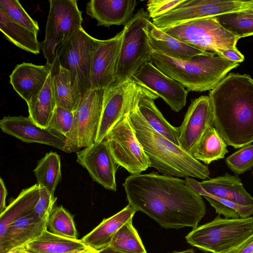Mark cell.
Masks as SVG:
<instances>
[{"label":"cell","mask_w":253,"mask_h":253,"mask_svg":"<svg viewBox=\"0 0 253 253\" xmlns=\"http://www.w3.org/2000/svg\"><path fill=\"white\" fill-rule=\"evenodd\" d=\"M128 204L166 229L198 226L206 206L185 180L156 173L130 175L123 184Z\"/></svg>","instance_id":"6da1fadb"},{"label":"cell","mask_w":253,"mask_h":253,"mask_svg":"<svg viewBox=\"0 0 253 253\" xmlns=\"http://www.w3.org/2000/svg\"><path fill=\"white\" fill-rule=\"evenodd\" d=\"M212 124L227 145L235 149L253 142V79L230 73L209 93Z\"/></svg>","instance_id":"7a4b0ae2"},{"label":"cell","mask_w":253,"mask_h":253,"mask_svg":"<svg viewBox=\"0 0 253 253\" xmlns=\"http://www.w3.org/2000/svg\"><path fill=\"white\" fill-rule=\"evenodd\" d=\"M129 116L136 137L150 161L151 167L167 175L203 180L209 177L208 167L153 129L141 115L138 106Z\"/></svg>","instance_id":"3957f363"},{"label":"cell","mask_w":253,"mask_h":253,"mask_svg":"<svg viewBox=\"0 0 253 253\" xmlns=\"http://www.w3.org/2000/svg\"><path fill=\"white\" fill-rule=\"evenodd\" d=\"M214 52L207 51L185 60L176 59L152 51L150 62L189 91H211L240 63L231 61Z\"/></svg>","instance_id":"277c9868"},{"label":"cell","mask_w":253,"mask_h":253,"mask_svg":"<svg viewBox=\"0 0 253 253\" xmlns=\"http://www.w3.org/2000/svg\"><path fill=\"white\" fill-rule=\"evenodd\" d=\"M253 233V217L222 218L193 229L185 237L187 242L199 250L211 253H225Z\"/></svg>","instance_id":"5b68a950"},{"label":"cell","mask_w":253,"mask_h":253,"mask_svg":"<svg viewBox=\"0 0 253 253\" xmlns=\"http://www.w3.org/2000/svg\"><path fill=\"white\" fill-rule=\"evenodd\" d=\"M97 41L82 27L57 51L56 59L70 72L73 88L81 99L90 89L91 62Z\"/></svg>","instance_id":"8992f818"},{"label":"cell","mask_w":253,"mask_h":253,"mask_svg":"<svg viewBox=\"0 0 253 253\" xmlns=\"http://www.w3.org/2000/svg\"><path fill=\"white\" fill-rule=\"evenodd\" d=\"M171 37L202 51L221 56L223 50L238 49L239 40L221 26L215 17L195 20L161 29Z\"/></svg>","instance_id":"52a82bcc"},{"label":"cell","mask_w":253,"mask_h":253,"mask_svg":"<svg viewBox=\"0 0 253 253\" xmlns=\"http://www.w3.org/2000/svg\"><path fill=\"white\" fill-rule=\"evenodd\" d=\"M154 96L157 95L132 78L122 83L114 82L105 88L95 143L103 140L117 123L138 106L142 98Z\"/></svg>","instance_id":"ba28073f"},{"label":"cell","mask_w":253,"mask_h":253,"mask_svg":"<svg viewBox=\"0 0 253 253\" xmlns=\"http://www.w3.org/2000/svg\"><path fill=\"white\" fill-rule=\"evenodd\" d=\"M149 20L148 12L142 8L124 26L114 82L122 83L131 78L143 64L150 61L152 51L144 30Z\"/></svg>","instance_id":"9c48e42d"},{"label":"cell","mask_w":253,"mask_h":253,"mask_svg":"<svg viewBox=\"0 0 253 253\" xmlns=\"http://www.w3.org/2000/svg\"><path fill=\"white\" fill-rule=\"evenodd\" d=\"M44 40L41 48L47 63L52 66L58 48L82 27L83 18L76 0H50Z\"/></svg>","instance_id":"30bf717a"},{"label":"cell","mask_w":253,"mask_h":253,"mask_svg":"<svg viewBox=\"0 0 253 253\" xmlns=\"http://www.w3.org/2000/svg\"><path fill=\"white\" fill-rule=\"evenodd\" d=\"M129 115L118 122L105 139L116 164L133 175L151 167V163L136 137Z\"/></svg>","instance_id":"8fae6325"},{"label":"cell","mask_w":253,"mask_h":253,"mask_svg":"<svg viewBox=\"0 0 253 253\" xmlns=\"http://www.w3.org/2000/svg\"><path fill=\"white\" fill-rule=\"evenodd\" d=\"M247 5V0H184L173 9L152 19V22L162 29L195 20L242 11Z\"/></svg>","instance_id":"7c38bea8"},{"label":"cell","mask_w":253,"mask_h":253,"mask_svg":"<svg viewBox=\"0 0 253 253\" xmlns=\"http://www.w3.org/2000/svg\"><path fill=\"white\" fill-rule=\"evenodd\" d=\"M104 89H90L82 98L75 112L70 132L66 135L73 152L95 142L101 118Z\"/></svg>","instance_id":"4fadbf2b"},{"label":"cell","mask_w":253,"mask_h":253,"mask_svg":"<svg viewBox=\"0 0 253 253\" xmlns=\"http://www.w3.org/2000/svg\"><path fill=\"white\" fill-rule=\"evenodd\" d=\"M132 78L163 99L172 111L178 112L185 106L188 93L187 89L150 61L143 64Z\"/></svg>","instance_id":"5bb4252c"},{"label":"cell","mask_w":253,"mask_h":253,"mask_svg":"<svg viewBox=\"0 0 253 253\" xmlns=\"http://www.w3.org/2000/svg\"><path fill=\"white\" fill-rule=\"evenodd\" d=\"M1 130L26 143H38L52 146L66 153L73 152L66 137L53 129L44 128L29 117H4L0 121Z\"/></svg>","instance_id":"9a60e30c"},{"label":"cell","mask_w":253,"mask_h":253,"mask_svg":"<svg viewBox=\"0 0 253 253\" xmlns=\"http://www.w3.org/2000/svg\"><path fill=\"white\" fill-rule=\"evenodd\" d=\"M123 35V29L110 39H97L91 62L90 89H105L115 81Z\"/></svg>","instance_id":"2e32d148"},{"label":"cell","mask_w":253,"mask_h":253,"mask_svg":"<svg viewBox=\"0 0 253 253\" xmlns=\"http://www.w3.org/2000/svg\"><path fill=\"white\" fill-rule=\"evenodd\" d=\"M76 154L77 162L88 171L93 181L106 189L117 190L116 163L105 139Z\"/></svg>","instance_id":"e0dca14e"},{"label":"cell","mask_w":253,"mask_h":253,"mask_svg":"<svg viewBox=\"0 0 253 253\" xmlns=\"http://www.w3.org/2000/svg\"><path fill=\"white\" fill-rule=\"evenodd\" d=\"M210 124H212V116L209 96L193 100L178 127L180 146L189 153Z\"/></svg>","instance_id":"ac0fdd59"},{"label":"cell","mask_w":253,"mask_h":253,"mask_svg":"<svg viewBox=\"0 0 253 253\" xmlns=\"http://www.w3.org/2000/svg\"><path fill=\"white\" fill-rule=\"evenodd\" d=\"M49 216L41 219L33 211L11 224L0 238V253L25 246L39 237L47 229Z\"/></svg>","instance_id":"d6986e66"},{"label":"cell","mask_w":253,"mask_h":253,"mask_svg":"<svg viewBox=\"0 0 253 253\" xmlns=\"http://www.w3.org/2000/svg\"><path fill=\"white\" fill-rule=\"evenodd\" d=\"M47 64L37 65L23 62L16 66L9 76L14 89L27 103L43 88L51 73Z\"/></svg>","instance_id":"ffe728a7"},{"label":"cell","mask_w":253,"mask_h":253,"mask_svg":"<svg viewBox=\"0 0 253 253\" xmlns=\"http://www.w3.org/2000/svg\"><path fill=\"white\" fill-rule=\"evenodd\" d=\"M136 3L135 0H91L86 3V12L97 21V26L125 25Z\"/></svg>","instance_id":"44dd1931"},{"label":"cell","mask_w":253,"mask_h":253,"mask_svg":"<svg viewBox=\"0 0 253 253\" xmlns=\"http://www.w3.org/2000/svg\"><path fill=\"white\" fill-rule=\"evenodd\" d=\"M144 30L152 51L176 59L185 60L202 54V51L167 34L148 20Z\"/></svg>","instance_id":"7402d4cb"},{"label":"cell","mask_w":253,"mask_h":253,"mask_svg":"<svg viewBox=\"0 0 253 253\" xmlns=\"http://www.w3.org/2000/svg\"><path fill=\"white\" fill-rule=\"evenodd\" d=\"M209 194L242 206H253V197L245 189L238 175L228 173L200 182Z\"/></svg>","instance_id":"603a6c76"},{"label":"cell","mask_w":253,"mask_h":253,"mask_svg":"<svg viewBox=\"0 0 253 253\" xmlns=\"http://www.w3.org/2000/svg\"><path fill=\"white\" fill-rule=\"evenodd\" d=\"M136 210L128 204L114 215L104 218L92 231L82 238L87 246L100 251L110 244L118 230L130 219L133 218Z\"/></svg>","instance_id":"cb8c5ba5"},{"label":"cell","mask_w":253,"mask_h":253,"mask_svg":"<svg viewBox=\"0 0 253 253\" xmlns=\"http://www.w3.org/2000/svg\"><path fill=\"white\" fill-rule=\"evenodd\" d=\"M24 248L27 253H79L90 247L81 239L62 237L46 229Z\"/></svg>","instance_id":"d4e9b609"},{"label":"cell","mask_w":253,"mask_h":253,"mask_svg":"<svg viewBox=\"0 0 253 253\" xmlns=\"http://www.w3.org/2000/svg\"><path fill=\"white\" fill-rule=\"evenodd\" d=\"M40 198V186L36 184L23 189L0 214V238L15 221L32 212Z\"/></svg>","instance_id":"484cf974"},{"label":"cell","mask_w":253,"mask_h":253,"mask_svg":"<svg viewBox=\"0 0 253 253\" xmlns=\"http://www.w3.org/2000/svg\"><path fill=\"white\" fill-rule=\"evenodd\" d=\"M227 147V144L213 125L210 124L189 153L196 160L209 165L213 161L223 159L228 153Z\"/></svg>","instance_id":"4316f807"},{"label":"cell","mask_w":253,"mask_h":253,"mask_svg":"<svg viewBox=\"0 0 253 253\" xmlns=\"http://www.w3.org/2000/svg\"><path fill=\"white\" fill-rule=\"evenodd\" d=\"M29 117L40 127L48 128L56 107L51 73L42 90L27 103Z\"/></svg>","instance_id":"83f0119b"},{"label":"cell","mask_w":253,"mask_h":253,"mask_svg":"<svg viewBox=\"0 0 253 253\" xmlns=\"http://www.w3.org/2000/svg\"><path fill=\"white\" fill-rule=\"evenodd\" d=\"M51 75L56 106L75 112L81 99L73 88L70 72L62 67L56 59Z\"/></svg>","instance_id":"f1b7e54d"},{"label":"cell","mask_w":253,"mask_h":253,"mask_svg":"<svg viewBox=\"0 0 253 253\" xmlns=\"http://www.w3.org/2000/svg\"><path fill=\"white\" fill-rule=\"evenodd\" d=\"M157 96H147L138 102V108L145 121L150 126L173 143L180 146L178 127L170 125L164 118L156 106L154 100Z\"/></svg>","instance_id":"f546056e"},{"label":"cell","mask_w":253,"mask_h":253,"mask_svg":"<svg viewBox=\"0 0 253 253\" xmlns=\"http://www.w3.org/2000/svg\"><path fill=\"white\" fill-rule=\"evenodd\" d=\"M0 30L4 37L17 47L35 54L40 53L38 34L10 21L0 8Z\"/></svg>","instance_id":"4dcf8cb0"},{"label":"cell","mask_w":253,"mask_h":253,"mask_svg":"<svg viewBox=\"0 0 253 253\" xmlns=\"http://www.w3.org/2000/svg\"><path fill=\"white\" fill-rule=\"evenodd\" d=\"M37 184L45 187L54 196L58 182L61 180V163L59 156L55 152L45 154L33 170Z\"/></svg>","instance_id":"1f68e13d"},{"label":"cell","mask_w":253,"mask_h":253,"mask_svg":"<svg viewBox=\"0 0 253 253\" xmlns=\"http://www.w3.org/2000/svg\"><path fill=\"white\" fill-rule=\"evenodd\" d=\"M132 218L118 230L109 246L122 253H147L138 232L132 224Z\"/></svg>","instance_id":"d6a6232c"},{"label":"cell","mask_w":253,"mask_h":253,"mask_svg":"<svg viewBox=\"0 0 253 253\" xmlns=\"http://www.w3.org/2000/svg\"><path fill=\"white\" fill-rule=\"evenodd\" d=\"M225 29L238 37L253 35V14L243 11L232 12L215 17Z\"/></svg>","instance_id":"836d02e7"},{"label":"cell","mask_w":253,"mask_h":253,"mask_svg":"<svg viewBox=\"0 0 253 253\" xmlns=\"http://www.w3.org/2000/svg\"><path fill=\"white\" fill-rule=\"evenodd\" d=\"M73 217L62 206L54 207L48 217L47 227L54 234L77 239L78 232Z\"/></svg>","instance_id":"e575fe53"},{"label":"cell","mask_w":253,"mask_h":253,"mask_svg":"<svg viewBox=\"0 0 253 253\" xmlns=\"http://www.w3.org/2000/svg\"><path fill=\"white\" fill-rule=\"evenodd\" d=\"M0 8L12 22L38 34L39 26L17 0H0Z\"/></svg>","instance_id":"d590c367"},{"label":"cell","mask_w":253,"mask_h":253,"mask_svg":"<svg viewBox=\"0 0 253 253\" xmlns=\"http://www.w3.org/2000/svg\"><path fill=\"white\" fill-rule=\"evenodd\" d=\"M228 168L235 174H241L253 168V144L241 147L225 160Z\"/></svg>","instance_id":"8d00e7d4"},{"label":"cell","mask_w":253,"mask_h":253,"mask_svg":"<svg viewBox=\"0 0 253 253\" xmlns=\"http://www.w3.org/2000/svg\"><path fill=\"white\" fill-rule=\"evenodd\" d=\"M188 184L201 196H207L236 211L240 218H247L253 214V206H242L230 201L215 197L208 194L201 187L200 182L190 177H185Z\"/></svg>","instance_id":"74e56055"},{"label":"cell","mask_w":253,"mask_h":253,"mask_svg":"<svg viewBox=\"0 0 253 253\" xmlns=\"http://www.w3.org/2000/svg\"><path fill=\"white\" fill-rule=\"evenodd\" d=\"M74 119V112L56 106L48 128L66 136L71 131Z\"/></svg>","instance_id":"f35d334b"},{"label":"cell","mask_w":253,"mask_h":253,"mask_svg":"<svg viewBox=\"0 0 253 253\" xmlns=\"http://www.w3.org/2000/svg\"><path fill=\"white\" fill-rule=\"evenodd\" d=\"M39 185L40 198L34 211L39 218L43 219L49 215L57 198L52 195L45 187L42 185Z\"/></svg>","instance_id":"ab89813d"},{"label":"cell","mask_w":253,"mask_h":253,"mask_svg":"<svg viewBox=\"0 0 253 253\" xmlns=\"http://www.w3.org/2000/svg\"><path fill=\"white\" fill-rule=\"evenodd\" d=\"M184 0H149L146 7L150 18L154 19L161 16L173 9Z\"/></svg>","instance_id":"60d3db41"},{"label":"cell","mask_w":253,"mask_h":253,"mask_svg":"<svg viewBox=\"0 0 253 253\" xmlns=\"http://www.w3.org/2000/svg\"><path fill=\"white\" fill-rule=\"evenodd\" d=\"M225 253H253V233L237 246Z\"/></svg>","instance_id":"b9f144b4"},{"label":"cell","mask_w":253,"mask_h":253,"mask_svg":"<svg viewBox=\"0 0 253 253\" xmlns=\"http://www.w3.org/2000/svg\"><path fill=\"white\" fill-rule=\"evenodd\" d=\"M221 56L227 59L235 62L240 63L244 60V56L238 49L223 50L221 53Z\"/></svg>","instance_id":"7bdbcfd3"},{"label":"cell","mask_w":253,"mask_h":253,"mask_svg":"<svg viewBox=\"0 0 253 253\" xmlns=\"http://www.w3.org/2000/svg\"><path fill=\"white\" fill-rule=\"evenodd\" d=\"M7 195V191L5 186L3 180L0 178V214L6 209V198Z\"/></svg>","instance_id":"ee69618b"},{"label":"cell","mask_w":253,"mask_h":253,"mask_svg":"<svg viewBox=\"0 0 253 253\" xmlns=\"http://www.w3.org/2000/svg\"><path fill=\"white\" fill-rule=\"evenodd\" d=\"M242 11L253 14V0H248L247 7Z\"/></svg>","instance_id":"f6af8a7d"},{"label":"cell","mask_w":253,"mask_h":253,"mask_svg":"<svg viewBox=\"0 0 253 253\" xmlns=\"http://www.w3.org/2000/svg\"><path fill=\"white\" fill-rule=\"evenodd\" d=\"M99 253H122L120 252L115 250L114 249H113V248H112L109 246L100 250Z\"/></svg>","instance_id":"bcb514c9"},{"label":"cell","mask_w":253,"mask_h":253,"mask_svg":"<svg viewBox=\"0 0 253 253\" xmlns=\"http://www.w3.org/2000/svg\"><path fill=\"white\" fill-rule=\"evenodd\" d=\"M6 253H27L24 246L12 249Z\"/></svg>","instance_id":"7dc6e473"},{"label":"cell","mask_w":253,"mask_h":253,"mask_svg":"<svg viewBox=\"0 0 253 253\" xmlns=\"http://www.w3.org/2000/svg\"><path fill=\"white\" fill-rule=\"evenodd\" d=\"M99 251H97L94 249H92L91 248H89L88 249L82 251L81 252H80L79 253H99Z\"/></svg>","instance_id":"c3c4849f"},{"label":"cell","mask_w":253,"mask_h":253,"mask_svg":"<svg viewBox=\"0 0 253 253\" xmlns=\"http://www.w3.org/2000/svg\"><path fill=\"white\" fill-rule=\"evenodd\" d=\"M195 253V252L193 249H187L186 250H185L183 251H181V252L174 251V252H173L172 253Z\"/></svg>","instance_id":"681fc988"},{"label":"cell","mask_w":253,"mask_h":253,"mask_svg":"<svg viewBox=\"0 0 253 253\" xmlns=\"http://www.w3.org/2000/svg\"><path fill=\"white\" fill-rule=\"evenodd\" d=\"M252 174H253V172H252Z\"/></svg>","instance_id":"f907efd6"}]
</instances>
